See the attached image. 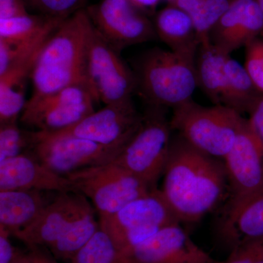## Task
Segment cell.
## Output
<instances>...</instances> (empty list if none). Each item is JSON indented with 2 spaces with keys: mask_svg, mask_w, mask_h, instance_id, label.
<instances>
[{
  "mask_svg": "<svg viewBox=\"0 0 263 263\" xmlns=\"http://www.w3.org/2000/svg\"><path fill=\"white\" fill-rule=\"evenodd\" d=\"M162 195L181 221L197 222L228 197L224 162L194 148L172 142L164 171Z\"/></svg>",
  "mask_w": 263,
  "mask_h": 263,
  "instance_id": "cell-1",
  "label": "cell"
},
{
  "mask_svg": "<svg viewBox=\"0 0 263 263\" xmlns=\"http://www.w3.org/2000/svg\"><path fill=\"white\" fill-rule=\"evenodd\" d=\"M94 25L86 8L64 19L41 50L30 74L32 92L28 101L55 94L86 80V53Z\"/></svg>",
  "mask_w": 263,
  "mask_h": 263,
  "instance_id": "cell-2",
  "label": "cell"
},
{
  "mask_svg": "<svg viewBox=\"0 0 263 263\" xmlns=\"http://www.w3.org/2000/svg\"><path fill=\"white\" fill-rule=\"evenodd\" d=\"M196 55L153 48L136 62L137 89L149 106L176 108L191 101L198 86Z\"/></svg>",
  "mask_w": 263,
  "mask_h": 263,
  "instance_id": "cell-3",
  "label": "cell"
},
{
  "mask_svg": "<svg viewBox=\"0 0 263 263\" xmlns=\"http://www.w3.org/2000/svg\"><path fill=\"white\" fill-rule=\"evenodd\" d=\"M245 120L226 105L202 106L191 100L174 109L171 124L194 148L222 160Z\"/></svg>",
  "mask_w": 263,
  "mask_h": 263,
  "instance_id": "cell-4",
  "label": "cell"
},
{
  "mask_svg": "<svg viewBox=\"0 0 263 263\" xmlns=\"http://www.w3.org/2000/svg\"><path fill=\"white\" fill-rule=\"evenodd\" d=\"M165 110L149 106L141 126L113 162L152 188L164 174L172 145L173 129Z\"/></svg>",
  "mask_w": 263,
  "mask_h": 263,
  "instance_id": "cell-5",
  "label": "cell"
},
{
  "mask_svg": "<svg viewBox=\"0 0 263 263\" xmlns=\"http://www.w3.org/2000/svg\"><path fill=\"white\" fill-rule=\"evenodd\" d=\"M99 218L100 228L120 252L136 247L165 227L180 223L162 191L157 188L117 212Z\"/></svg>",
  "mask_w": 263,
  "mask_h": 263,
  "instance_id": "cell-6",
  "label": "cell"
},
{
  "mask_svg": "<svg viewBox=\"0 0 263 263\" xmlns=\"http://www.w3.org/2000/svg\"><path fill=\"white\" fill-rule=\"evenodd\" d=\"M65 176L76 191L91 200L99 217L117 212L155 189L114 162L78 170Z\"/></svg>",
  "mask_w": 263,
  "mask_h": 263,
  "instance_id": "cell-7",
  "label": "cell"
},
{
  "mask_svg": "<svg viewBox=\"0 0 263 263\" xmlns=\"http://www.w3.org/2000/svg\"><path fill=\"white\" fill-rule=\"evenodd\" d=\"M126 145L105 146L89 140L57 133L32 130L28 153L57 174L113 162Z\"/></svg>",
  "mask_w": 263,
  "mask_h": 263,
  "instance_id": "cell-8",
  "label": "cell"
},
{
  "mask_svg": "<svg viewBox=\"0 0 263 263\" xmlns=\"http://www.w3.org/2000/svg\"><path fill=\"white\" fill-rule=\"evenodd\" d=\"M85 79L98 103H133L137 90L134 71L122 60L121 51L107 42L95 27L88 43Z\"/></svg>",
  "mask_w": 263,
  "mask_h": 263,
  "instance_id": "cell-9",
  "label": "cell"
},
{
  "mask_svg": "<svg viewBox=\"0 0 263 263\" xmlns=\"http://www.w3.org/2000/svg\"><path fill=\"white\" fill-rule=\"evenodd\" d=\"M95 103L86 81H80L41 100H27L20 122L37 131L63 130L95 112Z\"/></svg>",
  "mask_w": 263,
  "mask_h": 263,
  "instance_id": "cell-10",
  "label": "cell"
},
{
  "mask_svg": "<svg viewBox=\"0 0 263 263\" xmlns=\"http://www.w3.org/2000/svg\"><path fill=\"white\" fill-rule=\"evenodd\" d=\"M86 10L95 28L118 51L157 37L154 24L130 0H100Z\"/></svg>",
  "mask_w": 263,
  "mask_h": 263,
  "instance_id": "cell-11",
  "label": "cell"
},
{
  "mask_svg": "<svg viewBox=\"0 0 263 263\" xmlns=\"http://www.w3.org/2000/svg\"><path fill=\"white\" fill-rule=\"evenodd\" d=\"M228 182L226 205H233L263 185V145L246 119L222 160Z\"/></svg>",
  "mask_w": 263,
  "mask_h": 263,
  "instance_id": "cell-12",
  "label": "cell"
},
{
  "mask_svg": "<svg viewBox=\"0 0 263 263\" xmlns=\"http://www.w3.org/2000/svg\"><path fill=\"white\" fill-rule=\"evenodd\" d=\"M95 211L87 197L79 192L58 193L34 222L12 236L27 247H48L76 221Z\"/></svg>",
  "mask_w": 263,
  "mask_h": 263,
  "instance_id": "cell-13",
  "label": "cell"
},
{
  "mask_svg": "<svg viewBox=\"0 0 263 263\" xmlns=\"http://www.w3.org/2000/svg\"><path fill=\"white\" fill-rule=\"evenodd\" d=\"M141 115L133 103L110 104L95 110L75 125L54 132L105 145H125L141 126Z\"/></svg>",
  "mask_w": 263,
  "mask_h": 263,
  "instance_id": "cell-14",
  "label": "cell"
},
{
  "mask_svg": "<svg viewBox=\"0 0 263 263\" xmlns=\"http://www.w3.org/2000/svg\"><path fill=\"white\" fill-rule=\"evenodd\" d=\"M122 252L133 263H220L197 246L179 223Z\"/></svg>",
  "mask_w": 263,
  "mask_h": 263,
  "instance_id": "cell-15",
  "label": "cell"
},
{
  "mask_svg": "<svg viewBox=\"0 0 263 263\" xmlns=\"http://www.w3.org/2000/svg\"><path fill=\"white\" fill-rule=\"evenodd\" d=\"M263 32V11L257 0H233L210 34V41L228 54L246 46Z\"/></svg>",
  "mask_w": 263,
  "mask_h": 263,
  "instance_id": "cell-16",
  "label": "cell"
},
{
  "mask_svg": "<svg viewBox=\"0 0 263 263\" xmlns=\"http://www.w3.org/2000/svg\"><path fill=\"white\" fill-rule=\"evenodd\" d=\"M77 192L70 180L48 168L28 152L0 162V191Z\"/></svg>",
  "mask_w": 263,
  "mask_h": 263,
  "instance_id": "cell-17",
  "label": "cell"
},
{
  "mask_svg": "<svg viewBox=\"0 0 263 263\" xmlns=\"http://www.w3.org/2000/svg\"><path fill=\"white\" fill-rule=\"evenodd\" d=\"M219 230L230 248L246 240L263 238V185L239 202L226 205Z\"/></svg>",
  "mask_w": 263,
  "mask_h": 263,
  "instance_id": "cell-18",
  "label": "cell"
},
{
  "mask_svg": "<svg viewBox=\"0 0 263 263\" xmlns=\"http://www.w3.org/2000/svg\"><path fill=\"white\" fill-rule=\"evenodd\" d=\"M39 190H3L0 191V227L10 235L27 228L41 215L53 200Z\"/></svg>",
  "mask_w": 263,
  "mask_h": 263,
  "instance_id": "cell-19",
  "label": "cell"
},
{
  "mask_svg": "<svg viewBox=\"0 0 263 263\" xmlns=\"http://www.w3.org/2000/svg\"><path fill=\"white\" fill-rule=\"evenodd\" d=\"M156 34L171 51L196 55L200 47L193 20L186 12L171 4L156 16Z\"/></svg>",
  "mask_w": 263,
  "mask_h": 263,
  "instance_id": "cell-20",
  "label": "cell"
},
{
  "mask_svg": "<svg viewBox=\"0 0 263 263\" xmlns=\"http://www.w3.org/2000/svg\"><path fill=\"white\" fill-rule=\"evenodd\" d=\"M196 61L199 87L214 105H221L227 61L230 55L224 53L210 40L200 45Z\"/></svg>",
  "mask_w": 263,
  "mask_h": 263,
  "instance_id": "cell-21",
  "label": "cell"
},
{
  "mask_svg": "<svg viewBox=\"0 0 263 263\" xmlns=\"http://www.w3.org/2000/svg\"><path fill=\"white\" fill-rule=\"evenodd\" d=\"M245 66L230 57L227 61L221 105L240 114L249 113L261 96Z\"/></svg>",
  "mask_w": 263,
  "mask_h": 263,
  "instance_id": "cell-22",
  "label": "cell"
},
{
  "mask_svg": "<svg viewBox=\"0 0 263 263\" xmlns=\"http://www.w3.org/2000/svg\"><path fill=\"white\" fill-rule=\"evenodd\" d=\"M233 0H174L171 4L186 12L193 20L200 44L210 40L213 29Z\"/></svg>",
  "mask_w": 263,
  "mask_h": 263,
  "instance_id": "cell-23",
  "label": "cell"
},
{
  "mask_svg": "<svg viewBox=\"0 0 263 263\" xmlns=\"http://www.w3.org/2000/svg\"><path fill=\"white\" fill-rule=\"evenodd\" d=\"M96 211L86 214L72 224L48 249L55 259L71 261L100 229Z\"/></svg>",
  "mask_w": 263,
  "mask_h": 263,
  "instance_id": "cell-24",
  "label": "cell"
},
{
  "mask_svg": "<svg viewBox=\"0 0 263 263\" xmlns=\"http://www.w3.org/2000/svg\"><path fill=\"white\" fill-rule=\"evenodd\" d=\"M64 19L46 15L27 14L8 19H0V41L18 43L37 37L51 24Z\"/></svg>",
  "mask_w": 263,
  "mask_h": 263,
  "instance_id": "cell-25",
  "label": "cell"
},
{
  "mask_svg": "<svg viewBox=\"0 0 263 263\" xmlns=\"http://www.w3.org/2000/svg\"><path fill=\"white\" fill-rule=\"evenodd\" d=\"M70 263H133L119 250L101 228L76 254Z\"/></svg>",
  "mask_w": 263,
  "mask_h": 263,
  "instance_id": "cell-26",
  "label": "cell"
},
{
  "mask_svg": "<svg viewBox=\"0 0 263 263\" xmlns=\"http://www.w3.org/2000/svg\"><path fill=\"white\" fill-rule=\"evenodd\" d=\"M32 143V130L22 129L18 123L0 125V162L28 152Z\"/></svg>",
  "mask_w": 263,
  "mask_h": 263,
  "instance_id": "cell-27",
  "label": "cell"
},
{
  "mask_svg": "<svg viewBox=\"0 0 263 263\" xmlns=\"http://www.w3.org/2000/svg\"><path fill=\"white\" fill-rule=\"evenodd\" d=\"M87 0H25L41 14L51 18L65 19L84 9Z\"/></svg>",
  "mask_w": 263,
  "mask_h": 263,
  "instance_id": "cell-28",
  "label": "cell"
},
{
  "mask_svg": "<svg viewBox=\"0 0 263 263\" xmlns=\"http://www.w3.org/2000/svg\"><path fill=\"white\" fill-rule=\"evenodd\" d=\"M245 66L257 91L263 95V41L257 39L246 46Z\"/></svg>",
  "mask_w": 263,
  "mask_h": 263,
  "instance_id": "cell-29",
  "label": "cell"
},
{
  "mask_svg": "<svg viewBox=\"0 0 263 263\" xmlns=\"http://www.w3.org/2000/svg\"><path fill=\"white\" fill-rule=\"evenodd\" d=\"M220 263H263V238L246 240L234 246L228 259Z\"/></svg>",
  "mask_w": 263,
  "mask_h": 263,
  "instance_id": "cell-30",
  "label": "cell"
},
{
  "mask_svg": "<svg viewBox=\"0 0 263 263\" xmlns=\"http://www.w3.org/2000/svg\"><path fill=\"white\" fill-rule=\"evenodd\" d=\"M28 14L25 0H0V19H8Z\"/></svg>",
  "mask_w": 263,
  "mask_h": 263,
  "instance_id": "cell-31",
  "label": "cell"
},
{
  "mask_svg": "<svg viewBox=\"0 0 263 263\" xmlns=\"http://www.w3.org/2000/svg\"><path fill=\"white\" fill-rule=\"evenodd\" d=\"M248 114L249 124L263 145V95L259 97Z\"/></svg>",
  "mask_w": 263,
  "mask_h": 263,
  "instance_id": "cell-32",
  "label": "cell"
},
{
  "mask_svg": "<svg viewBox=\"0 0 263 263\" xmlns=\"http://www.w3.org/2000/svg\"><path fill=\"white\" fill-rule=\"evenodd\" d=\"M9 232L0 227V263H10L15 258L18 250L12 245Z\"/></svg>",
  "mask_w": 263,
  "mask_h": 263,
  "instance_id": "cell-33",
  "label": "cell"
},
{
  "mask_svg": "<svg viewBox=\"0 0 263 263\" xmlns=\"http://www.w3.org/2000/svg\"><path fill=\"white\" fill-rule=\"evenodd\" d=\"M30 263H57L50 256L49 252L44 250L45 247L31 246L28 247Z\"/></svg>",
  "mask_w": 263,
  "mask_h": 263,
  "instance_id": "cell-34",
  "label": "cell"
},
{
  "mask_svg": "<svg viewBox=\"0 0 263 263\" xmlns=\"http://www.w3.org/2000/svg\"><path fill=\"white\" fill-rule=\"evenodd\" d=\"M130 1L144 12L146 10H153L158 4L160 0H130Z\"/></svg>",
  "mask_w": 263,
  "mask_h": 263,
  "instance_id": "cell-35",
  "label": "cell"
},
{
  "mask_svg": "<svg viewBox=\"0 0 263 263\" xmlns=\"http://www.w3.org/2000/svg\"><path fill=\"white\" fill-rule=\"evenodd\" d=\"M10 263H30V255L29 252L24 253V252L18 251L16 256L13 260Z\"/></svg>",
  "mask_w": 263,
  "mask_h": 263,
  "instance_id": "cell-36",
  "label": "cell"
},
{
  "mask_svg": "<svg viewBox=\"0 0 263 263\" xmlns=\"http://www.w3.org/2000/svg\"><path fill=\"white\" fill-rule=\"evenodd\" d=\"M257 2H258L259 6H260L261 9L263 11V0H257Z\"/></svg>",
  "mask_w": 263,
  "mask_h": 263,
  "instance_id": "cell-37",
  "label": "cell"
},
{
  "mask_svg": "<svg viewBox=\"0 0 263 263\" xmlns=\"http://www.w3.org/2000/svg\"><path fill=\"white\" fill-rule=\"evenodd\" d=\"M170 2L174 1V0H169Z\"/></svg>",
  "mask_w": 263,
  "mask_h": 263,
  "instance_id": "cell-38",
  "label": "cell"
}]
</instances>
